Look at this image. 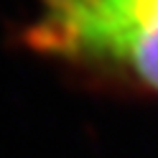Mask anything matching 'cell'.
<instances>
[{"label": "cell", "mask_w": 158, "mask_h": 158, "mask_svg": "<svg viewBox=\"0 0 158 158\" xmlns=\"http://www.w3.org/2000/svg\"><path fill=\"white\" fill-rule=\"evenodd\" d=\"M23 36L38 54L107 69L158 92V0H38Z\"/></svg>", "instance_id": "cell-1"}]
</instances>
